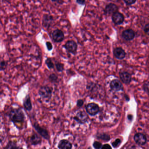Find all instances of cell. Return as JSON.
Listing matches in <instances>:
<instances>
[{
  "mask_svg": "<svg viewBox=\"0 0 149 149\" xmlns=\"http://www.w3.org/2000/svg\"><path fill=\"white\" fill-rule=\"evenodd\" d=\"M9 116L14 123H23L25 120V115L20 109H14L10 111Z\"/></svg>",
  "mask_w": 149,
  "mask_h": 149,
  "instance_id": "6da1fadb",
  "label": "cell"
},
{
  "mask_svg": "<svg viewBox=\"0 0 149 149\" xmlns=\"http://www.w3.org/2000/svg\"><path fill=\"white\" fill-rule=\"evenodd\" d=\"M40 96L46 100H50L52 95V89L48 86H42L39 90Z\"/></svg>",
  "mask_w": 149,
  "mask_h": 149,
  "instance_id": "7a4b0ae2",
  "label": "cell"
},
{
  "mask_svg": "<svg viewBox=\"0 0 149 149\" xmlns=\"http://www.w3.org/2000/svg\"><path fill=\"white\" fill-rule=\"evenodd\" d=\"M64 47L69 53H71L74 55L76 54L77 49V45L74 41H68L64 45Z\"/></svg>",
  "mask_w": 149,
  "mask_h": 149,
  "instance_id": "3957f363",
  "label": "cell"
},
{
  "mask_svg": "<svg viewBox=\"0 0 149 149\" xmlns=\"http://www.w3.org/2000/svg\"><path fill=\"white\" fill-rule=\"evenodd\" d=\"M53 40L56 42H61L65 38L64 33L60 29H56L53 31L52 34Z\"/></svg>",
  "mask_w": 149,
  "mask_h": 149,
  "instance_id": "277c9868",
  "label": "cell"
},
{
  "mask_svg": "<svg viewBox=\"0 0 149 149\" xmlns=\"http://www.w3.org/2000/svg\"><path fill=\"white\" fill-rule=\"evenodd\" d=\"M42 25L45 29H48L54 22V18L52 15L49 14H45L42 18Z\"/></svg>",
  "mask_w": 149,
  "mask_h": 149,
  "instance_id": "5b68a950",
  "label": "cell"
},
{
  "mask_svg": "<svg viewBox=\"0 0 149 149\" xmlns=\"http://www.w3.org/2000/svg\"><path fill=\"white\" fill-rule=\"evenodd\" d=\"M87 112L91 116H95L99 111V108L97 104L94 103L89 104L86 106Z\"/></svg>",
  "mask_w": 149,
  "mask_h": 149,
  "instance_id": "8992f818",
  "label": "cell"
},
{
  "mask_svg": "<svg viewBox=\"0 0 149 149\" xmlns=\"http://www.w3.org/2000/svg\"><path fill=\"white\" fill-rule=\"evenodd\" d=\"M33 126L34 127L35 129L36 130V131L42 137L44 138V139H49V134L47 130L41 127L38 124L36 123L34 124Z\"/></svg>",
  "mask_w": 149,
  "mask_h": 149,
  "instance_id": "52a82bcc",
  "label": "cell"
},
{
  "mask_svg": "<svg viewBox=\"0 0 149 149\" xmlns=\"http://www.w3.org/2000/svg\"><path fill=\"white\" fill-rule=\"evenodd\" d=\"M111 18L112 21L116 25H121L124 21V16L118 12L112 14Z\"/></svg>",
  "mask_w": 149,
  "mask_h": 149,
  "instance_id": "ba28073f",
  "label": "cell"
},
{
  "mask_svg": "<svg viewBox=\"0 0 149 149\" xmlns=\"http://www.w3.org/2000/svg\"><path fill=\"white\" fill-rule=\"evenodd\" d=\"M118 7L116 4L109 3L106 6L104 9V13L108 15L113 14L118 11Z\"/></svg>",
  "mask_w": 149,
  "mask_h": 149,
  "instance_id": "9c48e42d",
  "label": "cell"
},
{
  "mask_svg": "<svg viewBox=\"0 0 149 149\" xmlns=\"http://www.w3.org/2000/svg\"><path fill=\"white\" fill-rule=\"evenodd\" d=\"M122 37L125 40H132L135 37V32L131 29H126L122 33Z\"/></svg>",
  "mask_w": 149,
  "mask_h": 149,
  "instance_id": "30bf717a",
  "label": "cell"
},
{
  "mask_svg": "<svg viewBox=\"0 0 149 149\" xmlns=\"http://www.w3.org/2000/svg\"><path fill=\"white\" fill-rule=\"evenodd\" d=\"M110 87L112 90L118 91L123 89V85L121 82L117 79H114L111 82Z\"/></svg>",
  "mask_w": 149,
  "mask_h": 149,
  "instance_id": "8fae6325",
  "label": "cell"
},
{
  "mask_svg": "<svg viewBox=\"0 0 149 149\" xmlns=\"http://www.w3.org/2000/svg\"><path fill=\"white\" fill-rule=\"evenodd\" d=\"M120 79L123 83L129 84L131 82V75L126 71H123L119 74Z\"/></svg>",
  "mask_w": 149,
  "mask_h": 149,
  "instance_id": "7c38bea8",
  "label": "cell"
},
{
  "mask_svg": "<svg viewBox=\"0 0 149 149\" xmlns=\"http://www.w3.org/2000/svg\"><path fill=\"white\" fill-rule=\"evenodd\" d=\"M113 54L116 59L118 60H123L125 57V51L121 47H116L114 49Z\"/></svg>",
  "mask_w": 149,
  "mask_h": 149,
  "instance_id": "4fadbf2b",
  "label": "cell"
},
{
  "mask_svg": "<svg viewBox=\"0 0 149 149\" xmlns=\"http://www.w3.org/2000/svg\"><path fill=\"white\" fill-rule=\"evenodd\" d=\"M134 140L138 144L143 145L146 142V138L143 134L141 133H136L134 136Z\"/></svg>",
  "mask_w": 149,
  "mask_h": 149,
  "instance_id": "5bb4252c",
  "label": "cell"
},
{
  "mask_svg": "<svg viewBox=\"0 0 149 149\" xmlns=\"http://www.w3.org/2000/svg\"><path fill=\"white\" fill-rule=\"evenodd\" d=\"M88 118V116L86 113L83 111H79L75 117V120L80 123H84L87 121Z\"/></svg>",
  "mask_w": 149,
  "mask_h": 149,
  "instance_id": "9a60e30c",
  "label": "cell"
},
{
  "mask_svg": "<svg viewBox=\"0 0 149 149\" xmlns=\"http://www.w3.org/2000/svg\"><path fill=\"white\" fill-rule=\"evenodd\" d=\"M23 105L24 108H25L28 111H30L33 108L32 102H31V98L29 95H27L25 97L23 102Z\"/></svg>",
  "mask_w": 149,
  "mask_h": 149,
  "instance_id": "2e32d148",
  "label": "cell"
},
{
  "mask_svg": "<svg viewBox=\"0 0 149 149\" xmlns=\"http://www.w3.org/2000/svg\"><path fill=\"white\" fill-rule=\"evenodd\" d=\"M58 147L60 149H71L72 145L68 140L63 139L59 142Z\"/></svg>",
  "mask_w": 149,
  "mask_h": 149,
  "instance_id": "e0dca14e",
  "label": "cell"
},
{
  "mask_svg": "<svg viewBox=\"0 0 149 149\" xmlns=\"http://www.w3.org/2000/svg\"><path fill=\"white\" fill-rule=\"evenodd\" d=\"M30 142L33 145H37L41 143V139L37 134L34 133L30 137Z\"/></svg>",
  "mask_w": 149,
  "mask_h": 149,
  "instance_id": "ac0fdd59",
  "label": "cell"
},
{
  "mask_svg": "<svg viewBox=\"0 0 149 149\" xmlns=\"http://www.w3.org/2000/svg\"><path fill=\"white\" fill-rule=\"evenodd\" d=\"M6 149H23L22 147L17 145L16 143L13 141H10L8 144Z\"/></svg>",
  "mask_w": 149,
  "mask_h": 149,
  "instance_id": "d6986e66",
  "label": "cell"
},
{
  "mask_svg": "<svg viewBox=\"0 0 149 149\" xmlns=\"http://www.w3.org/2000/svg\"><path fill=\"white\" fill-rule=\"evenodd\" d=\"M45 63L47 65V67L49 69H52L54 68V65L52 62V60L50 58H47L45 61Z\"/></svg>",
  "mask_w": 149,
  "mask_h": 149,
  "instance_id": "ffe728a7",
  "label": "cell"
},
{
  "mask_svg": "<svg viewBox=\"0 0 149 149\" xmlns=\"http://www.w3.org/2000/svg\"><path fill=\"white\" fill-rule=\"evenodd\" d=\"M49 79L52 83H56L58 80V77L55 74H52L49 77Z\"/></svg>",
  "mask_w": 149,
  "mask_h": 149,
  "instance_id": "44dd1931",
  "label": "cell"
},
{
  "mask_svg": "<svg viewBox=\"0 0 149 149\" xmlns=\"http://www.w3.org/2000/svg\"><path fill=\"white\" fill-rule=\"evenodd\" d=\"M56 68L58 72H62L64 70V65L61 63H56Z\"/></svg>",
  "mask_w": 149,
  "mask_h": 149,
  "instance_id": "7402d4cb",
  "label": "cell"
},
{
  "mask_svg": "<svg viewBox=\"0 0 149 149\" xmlns=\"http://www.w3.org/2000/svg\"><path fill=\"white\" fill-rule=\"evenodd\" d=\"M8 63L5 61L0 62V70H4L7 68Z\"/></svg>",
  "mask_w": 149,
  "mask_h": 149,
  "instance_id": "603a6c76",
  "label": "cell"
},
{
  "mask_svg": "<svg viewBox=\"0 0 149 149\" xmlns=\"http://www.w3.org/2000/svg\"><path fill=\"white\" fill-rule=\"evenodd\" d=\"M93 146L95 149H100L102 147V144L100 142H95L93 144Z\"/></svg>",
  "mask_w": 149,
  "mask_h": 149,
  "instance_id": "cb8c5ba5",
  "label": "cell"
},
{
  "mask_svg": "<svg viewBox=\"0 0 149 149\" xmlns=\"http://www.w3.org/2000/svg\"><path fill=\"white\" fill-rule=\"evenodd\" d=\"M121 143V140L120 139H117L112 143L113 147H117Z\"/></svg>",
  "mask_w": 149,
  "mask_h": 149,
  "instance_id": "d4e9b609",
  "label": "cell"
},
{
  "mask_svg": "<svg viewBox=\"0 0 149 149\" xmlns=\"http://www.w3.org/2000/svg\"><path fill=\"white\" fill-rule=\"evenodd\" d=\"M99 138L101 139L106 140V141H108V140H109L110 139L109 136L106 134H102V135H100Z\"/></svg>",
  "mask_w": 149,
  "mask_h": 149,
  "instance_id": "484cf974",
  "label": "cell"
},
{
  "mask_svg": "<svg viewBox=\"0 0 149 149\" xmlns=\"http://www.w3.org/2000/svg\"><path fill=\"white\" fill-rule=\"evenodd\" d=\"M124 2L125 3L127 6H131L136 3V1L134 0H127V1H124Z\"/></svg>",
  "mask_w": 149,
  "mask_h": 149,
  "instance_id": "4316f807",
  "label": "cell"
},
{
  "mask_svg": "<svg viewBox=\"0 0 149 149\" xmlns=\"http://www.w3.org/2000/svg\"><path fill=\"white\" fill-rule=\"evenodd\" d=\"M46 46H47V49L49 51H51L53 49V45L50 42H46Z\"/></svg>",
  "mask_w": 149,
  "mask_h": 149,
  "instance_id": "83f0119b",
  "label": "cell"
},
{
  "mask_svg": "<svg viewBox=\"0 0 149 149\" xmlns=\"http://www.w3.org/2000/svg\"><path fill=\"white\" fill-rule=\"evenodd\" d=\"M149 24H147L145 26L144 28V31L146 33L148 34L149 33Z\"/></svg>",
  "mask_w": 149,
  "mask_h": 149,
  "instance_id": "f1b7e54d",
  "label": "cell"
},
{
  "mask_svg": "<svg viewBox=\"0 0 149 149\" xmlns=\"http://www.w3.org/2000/svg\"><path fill=\"white\" fill-rule=\"evenodd\" d=\"M143 89L145 91L148 92V81H147L143 85Z\"/></svg>",
  "mask_w": 149,
  "mask_h": 149,
  "instance_id": "f546056e",
  "label": "cell"
},
{
  "mask_svg": "<svg viewBox=\"0 0 149 149\" xmlns=\"http://www.w3.org/2000/svg\"><path fill=\"white\" fill-rule=\"evenodd\" d=\"M101 149H111V148L109 145L106 144H104V145L102 146Z\"/></svg>",
  "mask_w": 149,
  "mask_h": 149,
  "instance_id": "4dcf8cb0",
  "label": "cell"
},
{
  "mask_svg": "<svg viewBox=\"0 0 149 149\" xmlns=\"http://www.w3.org/2000/svg\"><path fill=\"white\" fill-rule=\"evenodd\" d=\"M83 103L84 102L83 101V100H78V101H77V105H78V106H79V107H81V106L83 104Z\"/></svg>",
  "mask_w": 149,
  "mask_h": 149,
  "instance_id": "1f68e13d",
  "label": "cell"
},
{
  "mask_svg": "<svg viewBox=\"0 0 149 149\" xmlns=\"http://www.w3.org/2000/svg\"><path fill=\"white\" fill-rule=\"evenodd\" d=\"M76 2H77L78 4L81 5H84L85 3V1H81V0H79V1H77Z\"/></svg>",
  "mask_w": 149,
  "mask_h": 149,
  "instance_id": "d6a6232c",
  "label": "cell"
},
{
  "mask_svg": "<svg viewBox=\"0 0 149 149\" xmlns=\"http://www.w3.org/2000/svg\"><path fill=\"white\" fill-rule=\"evenodd\" d=\"M136 149V148H130V149Z\"/></svg>",
  "mask_w": 149,
  "mask_h": 149,
  "instance_id": "836d02e7",
  "label": "cell"
}]
</instances>
